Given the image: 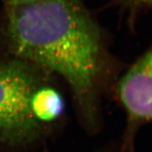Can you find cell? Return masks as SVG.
<instances>
[{
  "instance_id": "cell-1",
  "label": "cell",
  "mask_w": 152,
  "mask_h": 152,
  "mask_svg": "<svg viewBox=\"0 0 152 152\" xmlns=\"http://www.w3.org/2000/svg\"><path fill=\"white\" fill-rule=\"evenodd\" d=\"M5 33L13 56L65 80L94 125L107 61L98 26L79 0L7 4Z\"/></svg>"
},
{
  "instance_id": "cell-2",
  "label": "cell",
  "mask_w": 152,
  "mask_h": 152,
  "mask_svg": "<svg viewBox=\"0 0 152 152\" xmlns=\"http://www.w3.org/2000/svg\"><path fill=\"white\" fill-rule=\"evenodd\" d=\"M50 73L17 56L0 60V146L25 149L42 141L64 112Z\"/></svg>"
},
{
  "instance_id": "cell-3",
  "label": "cell",
  "mask_w": 152,
  "mask_h": 152,
  "mask_svg": "<svg viewBox=\"0 0 152 152\" xmlns=\"http://www.w3.org/2000/svg\"><path fill=\"white\" fill-rule=\"evenodd\" d=\"M118 95L128 121L122 149L133 152L137 129L152 124V46L120 80Z\"/></svg>"
},
{
  "instance_id": "cell-4",
  "label": "cell",
  "mask_w": 152,
  "mask_h": 152,
  "mask_svg": "<svg viewBox=\"0 0 152 152\" xmlns=\"http://www.w3.org/2000/svg\"><path fill=\"white\" fill-rule=\"evenodd\" d=\"M122 4L129 7H141L152 5V0H119Z\"/></svg>"
},
{
  "instance_id": "cell-5",
  "label": "cell",
  "mask_w": 152,
  "mask_h": 152,
  "mask_svg": "<svg viewBox=\"0 0 152 152\" xmlns=\"http://www.w3.org/2000/svg\"><path fill=\"white\" fill-rule=\"evenodd\" d=\"M7 4H25L37 2L40 0H6Z\"/></svg>"
}]
</instances>
